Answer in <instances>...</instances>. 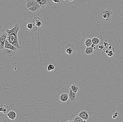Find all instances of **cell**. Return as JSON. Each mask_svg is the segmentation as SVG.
I'll list each match as a JSON object with an SVG mask.
<instances>
[{"mask_svg": "<svg viewBox=\"0 0 123 122\" xmlns=\"http://www.w3.org/2000/svg\"><path fill=\"white\" fill-rule=\"evenodd\" d=\"M20 27L19 24H16L14 27L12 29H6V30L7 34L6 39L10 43L18 49L22 48L19 45L18 37V34Z\"/></svg>", "mask_w": 123, "mask_h": 122, "instance_id": "1", "label": "cell"}, {"mask_svg": "<svg viewBox=\"0 0 123 122\" xmlns=\"http://www.w3.org/2000/svg\"><path fill=\"white\" fill-rule=\"evenodd\" d=\"M113 11L111 8L107 7L101 10L100 12V15L105 14L107 16V19L106 20V22L109 21L111 18V16H113Z\"/></svg>", "mask_w": 123, "mask_h": 122, "instance_id": "2", "label": "cell"}, {"mask_svg": "<svg viewBox=\"0 0 123 122\" xmlns=\"http://www.w3.org/2000/svg\"><path fill=\"white\" fill-rule=\"evenodd\" d=\"M7 34L6 32L0 33V50L4 49V44Z\"/></svg>", "mask_w": 123, "mask_h": 122, "instance_id": "3", "label": "cell"}, {"mask_svg": "<svg viewBox=\"0 0 123 122\" xmlns=\"http://www.w3.org/2000/svg\"><path fill=\"white\" fill-rule=\"evenodd\" d=\"M26 27L28 30L33 32L37 31L38 29V27H37L33 22H28L27 23Z\"/></svg>", "mask_w": 123, "mask_h": 122, "instance_id": "4", "label": "cell"}, {"mask_svg": "<svg viewBox=\"0 0 123 122\" xmlns=\"http://www.w3.org/2000/svg\"><path fill=\"white\" fill-rule=\"evenodd\" d=\"M78 115L80 116L81 119L86 121L88 120L90 118V116L86 110H81L78 113Z\"/></svg>", "mask_w": 123, "mask_h": 122, "instance_id": "5", "label": "cell"}, {"mask_svg": "<svg viewBox=\"0 0 123 122\" xmlns=\"http://www.w3.org/2000/svg\"><path fill=\"white\" fill-rule=\"evenodd\" d=\"M68 94L69 95V99L70 101H74L76 100L77 98L76 93L74 92L71 88L68 90Z\"/></svg>", "mask_w": 123, "mask_h": 122, "instance_id": "6", "label": "cell"}, {"mask_svg": "<svg viewBox=\"0 0 123 122\" xmlns=\"http://www.w3.org/2000/svg\"><path fill=\"white\" fill-rule=\"evenodd\" d=\"M35 6H40L39 4L36 0H26V7L27 8Z\"/></svg>", "mask_w": 123, "mask_h": 122, "instance_id": "7", "label": "cell"}, {"mask_svg": "<svg viewBox=\"0 0 123 122\" xmlns=\"http://www.w3.org/2000/svg\"><path fill=\"white\" fill-rule=\"evenodd\" d=\"M4 49H11L15 51H17L18 50L17 48L15 47L13 45L10 43L7 39H6L5 43Z\"/></svg>", "mask_w": 123, "mask_h": 122, "instance_id": "8", "label": "cell"}, {"mask_svg": "<svg viewBox=\"0 0 123 122\" xmlns=\"http://www.w3.org/2000/svg\"><path fill=\"white\" fill-rule=\"evenodd\" d=\"M3 52L5 55L10 57L14 56L16 52L13 50L8 49H4Z\"/></svg>", "mask_w": 123, "mask_h": 122, "instance_id": "9", "label": "cell"}, {"mask_svg": "<svg viewBox=\"0 0 123 122\" xmlns=\"http://www.w3.org/2000/svg\"><path fill=\"white\" fill-rule=\"evenodd\" d=\"M59 99L62 102H66L69 100V95L67 93H63L60 95Z\"/></svg>", "mask_w": 123, "mask_h": 122, "instance_id": "10", "label": "cell"}, {"mask_svg": "<svg viewBox=\"0 0 123 122\" xmlns=\"http://www.w3.org/2000/svg\"><path fill=\"white\" fill-rule=\"evenodd\" d=\"M40 4L41 8H44L49 4V0H36Z\"/></svg>", "mask_w": 123, "mask_h": 122, "instance_id": "11", "label": "cell"}, {"mask_svg": "<svg viewBox=\"0 0 123 122\" xmlns=\"http://www.w3.org/2000/svg\"><path fill=\"white\" fill-rule=\"evenodd\" d=\"M8 117L12 120H14L17 116L16 113L13 110H11L7 114Z\"/></svg>", "mask_w": 123, "mask_h": 122, "instance_id": "12", "label": "cell"}, {"mask_svg": "<svg viewBox=\"0 0 123 122\" xmlns=\"http://www.w3.org/2000/svg\"><path fill=\"white\" fill-rule=\"evenodd\" d=\"M68 122H86L87 121L85 120L80 118L78 115L76 116L73 118L72 120L71 121H68Z\"/></svg>", "mask_w": 123, "mask_h": 122, "instance_id": "13", "label": "cell"}, {"mask_svg": "<svg viewBox=\"0 0 123 122\" xmlns=\"http://www.w3.org/2000/svg\"><path fill=\"white\" fill-rule=\"evenodd\" d=\"M94 49L91 47H86L85 49L84 53L87 55H90L93 53Z\"/></svg>", "mask_w": 123, "mask_h": 122, "instance_id": "14", "label": "cell"}, {"mask_svg": "<svg viewBox=\"0 0 123 122\" xmlns=\"http://www.w3.org/2000/svg\"><path fill=\"white\" fill-rule=\"evenodd\" d=\"M41 8L40 6H35L31 7L28 8V10L32 12H35L38 11Z\"/></svg>", "mask_w": 123, "mask_h": 122, "instance_id": "15", "label": "cell"}, {"mask_svg": "<svg viewBox=\"0 0 123 122\" xmlns=\"http://www.w3.org/2000/svg\"><path fill=\"white\" fill-rule=\"evenodd\" d=\"M71 88L72 90L76 93H77L80 89V87L76 83H74V84H72L71 86Z\"/></svg>", "mask_w": 123, "mask_h": 122, "instance_id": "16", "label": "cell"}, {"mask_svg": "<svg viewBox=\"0 0 123 122\" xmlns=\"http://www.w3.org/2000/svg\"><path fill=\"white\" fill-rule=\"evenodd\" d=\"M92 44V42L91 38H87L85 40V42L84 44L86 47H91Z\"/></svg>", "mask_w": 123, "mask_h": 122, "instance_id": "17", "label": "cell"}, {"mask_svg": "<svg viewBox=\"0 0 123 122\" xmlns=\"http://www.w3.org/2000/svg\"><path fill=\"white\" fill-rule=\"evenodd\" d=\"M92 43L96 45L98 44L100 42V41L99 38L97 37H94L92 39Z\"/></svg>", "mask_w": 123, "mask_h": 122, "instance_id": "18", "label": "cell"}, {"mask_svg": "<svg viewBox=\"0 0 123 122\" xmlns=\"http://www.w3.org/2000/svg\"><path fill=\"white\" fill-rule=\"evenodd\" d=\"M96 45V50H97V51H100L103 50V49H104V47L103 43H100Z\"/></svg>", "mask_w": 123, "mask_h": 122, "instance_id": "19", "label": "cell"}, {"mask_svg": "<svg viewBox=\"0 0 123 122\" xmlns=\"http://www.w3.org/2000/svg\"><path fill=\"white\" fill-rule=\"evenodd\" d=\"M47 68V70L48 72H51V71L54 70L55 67L54 65H53L50 64V65H48Z\"/></svg>", "mask_w": 123, "mask_h": 122, "instance_id": "20", "label": "cell"}, {"mask_svg": "<svg viewBox=\"0 0 123 122\" xmlns=\"http://www.w3.org/2000/svg\"><path fill=\"white\" fill-rule=\"evenodd\" d=\"M73 50L71 48H69L66 50V52L68 55H70L73 53Z\"/></svg>", "mask_w": 123, "mask_h": 122, "instance_id": "21", "label": "cell"}, {"mask_svg": "<svg viewBox=\"0 0 123 122\" xmlns=\"http://www.w3.org/2000/svg\"><path fill=\"white\" fill-rule=\"evenodd\" d=\"M103 44L104 47H105V48H108L109 46L111 45L110 44L108 43L107 40H105V41L104 42Z\"/></svg>", "mask_w": 123, "mask_h": 122, "instance_id": "22", "label": "cell"}, {"mask_svg": "<svg viewBox=\"0 0 123 122\" xmlns=\"http://www.w3.org/2000/svg\"><path fill=\"white\" fill-rule=\"evenodd\" d=\"M38 21H41V18L38 17H35L34 18H33V22L35 23Z\"/></svg>", "mask_w": 123, "mask_h": 122, "instance_id": "23", "label": "cell"}, {"mask_svg": "<svg viewBox=\"0 0 123 122\" xmlns=\"http://www.w3.org/2000/svg\"><path fill=\"white\" fill-rule=\"evenodd\" d=\"M107 56L109 57H111L113 55V51L110 50L107 54Z\"/></svg>", "mask_w": 123, "mask_h": 122, "instance_id": "24", "label": "cell"}, {"mask_svg": "<svg viewBox=\"0 0 123 122\" xmlns=\"http://www.w3.org/2000/svg\"><path fill=\"white\" fill-rule=\"evenodd\" d=\"M34 23L35 24V25H36L37 27H40L41 25H42L41 21L37 22H35V23Z\"/></svg>", "mask_w": 123, "mask_h": 122, "instance_id": "25", "label": "cell"}, {"mask_svg": "<svg viewBox=\"0 0 123 122\" xmlns=\"http://www.w3.org/2000/svg\"><path fill=\"white\" fill-rule=\"evenodd\" d=\"M118 114H119V113L117 112H115L113 114V116H112L113 119H115V118H117L118 116Z\"/></svg>", "mask_w": 123, "mask_h": 122, "instance_id": "26", "label": "cell"}, {"mask_svg": "<svg viewBox=\"0 0 123 122\" xmlns=\"http://www.w3.org/2000/svg\"><path fill=\"white\" fill-rule=\"evenodd\" d=\"M53 1L55 3H57L60 1V0H53Z\"/></svg>", "mask_w": 123, "mask_h": 122, "instance_id": "27", "label": "cell"}, {"mask_svg": "<svg viewBox=\"0 0 123 122\" xmlns=\"http://www.w3.org/2000/svg\"><path fill=\"white\" fill-rule=\"evenodd\" d=\"M7 112V110L5 108H4L3 110V113H6Z\"/></svg>", "mask_w": 123, "mask_h": 122, "instance_id": "28", "label": "cell"}, {"mask_svg": "<svg viewBox=\"0 0 123 122\" xmlns=\"http://www.w3.org/2000/svg\"><path fill=\"white\" fill-rule=\"evenodd\" d=\"M96 45L92 43V44L91 45V47H92V48H94V47H96Z\"/></svg>", "mask_w": 123, "mask_h": 122, "instance_id": "29", "label": "cell"}, {"mask_svg": "<svg viewBox=\"0 0 123 122\" xmlns=\"http://www.w3.org/2000/svg\"><path fill=\"white\" fill-rule=\"evenodd\" d=\"M3 108H2V107L0 108V112H3Z\"/></svg>", "mask_w": 123, "mask_h": 122, "instance_id": "30", "label": "cell"}, {"mask_svg": "<svg viewBox=\"0 0 123 122\" xmlns=\"http://www.w3.org/2000/svg\"><path fill=\"white\" fill-rule=\"evenodd\" d=\"M108 48H109V49H110V50L111 49V48H112V46H111V45L109 46V47H108Z\"/></svg>", "mask_w": 123, "mask_h": 122, "instance_id": "31", "label": "cell"}, {"mask_svg": "<svg viewBox=\"0 0 123 122\" xmlns=\"http://www.w3.org/2000/svg\"><path fill=\"white\" fill-rule=\"evenodd\" d=\"M108 51H109V50H106V51H105V53H106V54H107L108 53Z\"/></svg>", "mask_w": 123, "mask_h": 122, "instance_id": "32", "label": "cell"}, {"mask_svg": "<svg viewBox=\"0 0 123 122\" xmlns=\"http://www.w3.org/2000/svg\"><path fill=\"white\" fill-rule=\"evenodd\" d=\"M93 49L94 50H95L96 49V47H94L93 48Z\"/></svg>", "mask_w": 123, "mask_h": 122, "instance_id": "33", "label": "cell"}, {"mask_svg": "<svg viewBox=\"0 0 123 122\" xmlns=\"http://www.w3.org/2000/svg\"><path fill=\"white\" fill-rule=\"evenodd\" d=\"M69 0V1H73V0Z\"/></svg>", "mask_w": 123, "mask_h": 122, "instance_id": "34", "label": "cell"}, {"mask_svg": "<svg viewBox=\"0 0 123 122\" xmlns=\"http://www.w3.org/2000/svg\"><path fill=\"white\" fill-rule=\"evenodd\" d=\"M64 0V1H65V0Z\"/></svg>", "mask_w": 123, "mask_h": 122, "instance_id": "35", "label": "cell"}]
</instances>
